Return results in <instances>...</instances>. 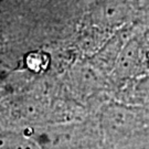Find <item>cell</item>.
I'll return each instance as SVG.
<instances>
[{"instance_id": "6da1fadb", "label": "cell", "mask_w": 149, "mask_h": 149, "mask_svg": "<svg viewBox=\"0 0 149 149\" xmlns=\"http://www.w3.org/2000/svg\"><path fill=\"white\" fill-rule=\"evenodd\" d=\"M0 149H42L40 145L30 138L12 135L0 141Z\"/></svg>"}, {"instance_id": "7a4b0ae2", "label": "cell", "mask_w": 149, "mask_h": 149, "mask_svg": "<svg viewBox=\"0 0 149 149\" xmlns=\"http://www.w3.org/2000/svg\"><path fill=\"white\" fill-rule=\"evenodd\" d=\"M49 63V58L43 53H31L28 58L29 68L34 71H41L45 69Z\"/></svg>"}]
</instances>
